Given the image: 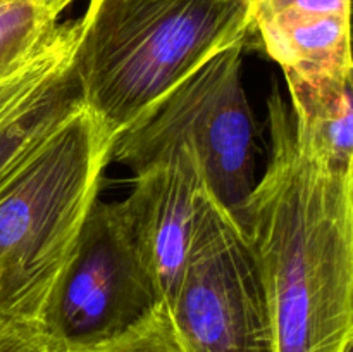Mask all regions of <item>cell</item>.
Masks as SVG:
<instances>
[{
	"mask_svg": "<svg viewBox=\"0 0 353 352\" xmlns=\"http://www.w3.org/2000/svg\"><path fill=\"white\" fill-rule=\"evenodd\" d=\"M268 121L271 155L238 219L268 295L274 352H352L353 175L307 152L279 92Z\"/></svg>",
	"mask_w": 353,
	"mask_h": 352,
	"instance_id": "6da1fadb",
	"label": "cell"
},
{
	"mask_svg": "<svg viewBox=\"0 0 353 352\" xmlns=\"http://www.w3.org/2000/svg\"><path fill=\"white\" fill-rule=\"evenodd\" d=\"M252 0H90L78 19L79 97L116 138L207 59L252 33Z\"/></svg>",
	"mask_w": 353,
	"mask_h": 352,
	"instance_id": "7a4b0ae2",
	"label": "cell"
},
{
	"mask_svg": "<svg viewBox=\"0 0 353 352\" xmlns=\"http://www.w3.org/2000/svg\"><path fill=\"white\" fill-rule=\"evenodd\" d=\"M114 144L81 104L0 179V316L41 326Z\"/></svg>",
	"mask_w": 353,
	"mask_h": 352,
	"instance_id": "3957f363",
	"label": "cell"
},
{
	"mask_svg": "<svg viewBox=\"0 0 353 352\" xmlns=\"http://www.w3.org/2000/svg\"><path fill=\"white\" fill-rule=\"evenodd\" d=\"M248 38L207 59L116 138L112 159L138 171L174 144L199 157L210 195L238 217L255 185V124L243 86Z\"/></svg>",
	"mask_w": 353,
	"mask_h": 352,
	"instance_id": "277c9868",
	"label": "cell"
},
{
	"mask_svg": "<svg viewBox=\"0 0 353 352\" xmlns=\"http://www.w3.org/2000/svg\"><path fill=\"white\" fill-rule=\"evenodd\" d=\"M165 306L195 352H274L271 309L250 242L240 219L209 190Z\"/></svg>",
	"mask_w": 353,
	"mask_h": 352,
	"instance_id": "5b68a950",
	"label": "cell"
},
{
	"mask_svg": "<svg viewBox=\"0 0 353 352\" xmlns=\"http://www.w3.org/2000/svg\"><path fill=\"white\" fill-rule=\"evenodd\" d=\"M159 302L119 202L97 200L41 328L59 345L88 344L124 330Z\"/></svg>",
	"mask_w": 353,
	"mask_h": 352,
	"instance_id": "8992f818",
	"label": "cell"
},
{
	"mask_svg": "<svg viewBox=\"0 0 353 352\" xmlns=\"http://www.w3.org/2000/svg\"><path fill=\"white\" fill-rule=\"evenodd\" d=\"M207 190L192 145L174 144L134 171L121 214L161 302L169 304L181 278L193 221Z\"/></svg>",
	"mask_w": 353,
	"mask_h": 352,
	"instance_id": "52a82bcc",
	"label": "cell"
},
{
	"mask_svg": "<svg viewBox=\"0 0 353 352\" xmlns=\"http://www.w3.org/2000/svg\"><path fill=\"white\" fill-rule=\"evenodd\" d=\"M250 16L283 75L352 71L350 0H252Z\"/></svg>",
	"mask_w": 353,
	"mask_h": 352,
	"instance_id": "ba28073f",
	"label": "cell"
},
{
	"mask_svg": "<svg viewBox=\"0 0 353 352\" xmlns=\"http://www.w3.org/2000/svg\"><path fill=\"white\" fill-rule=\"evenodd\" d=\"M285 79L290 114L307 152L338 175H353L352 71L285 72Z\"/></svg>",
	"mask_w": 353,
	"mask_h": 352,
	"instance_id": "9c48e42d",
	"label": "cell"
},
{
	"mask_svg": "<svg viewBox=\"0 0 353 352\" xmlns=\"http://www.w3.org/2000/svg\"><path fill=\"white\" fill-rule=\"evenodd\" d=\"M81 104L71 64L0 119V179Z\"/></svg>",
	"mask_w": 353,
	"mask_h": 352,
	"instance_id": "30bf717a",
	"label": "cell"
},
{
	"mask_svg": "<svg viewBox=\"0 0 353 352\" xmlns=\"http://www.w3.org/2000/svg\"><path fill=\"white\" fill-rule=\"evenodd\" d=\"M65 7L59 0H0V81L48 43Z\"/></svg>",
	"mask_w": 353,
	"mask_h": 352,
	"instance_id": "8fae6325",
	"label": "cell"
},
{
	"mask_svg": "<svg viewBox=\"0 0 353 352\" xmlns=\"http://www.w3.org/2000/svg\"><path fill=\"white\" fill-rule=\"evenodd\" d=\"M78 30V19L59 24L48 43L26 66L0 81V119L72 64Z\"/></svg>",
	"mask_w": 353,
	"mask_h": 352,
	"instance_id": "7c38bea8",
	"label": "cell"
},
{
	"mask_svg": "<svg viewBox=\"0 0 353 352\" xmlns=\"http://www.w3.org/2000/svg\"><path fill=\"white\" fill-rule=\"evenodd\" d=\"M59 352H195L176 326L169 307L159 302L143 317L107 338L61 345Z\"/></svg>",
	"mask_w": 353,
	"mask_h": 352,
	"instance_id": "4fadbf2b",
	"label": "cell"
},
{
	"mask_svg": "<svg viewBox=\"0 0 353 352\" xmlns=\"http://www.w3.org/2000/svg\"><path fill=\"white\" fill-rule=\"evenodd\" d=\"M61 345L40 326L0 316V352H59Z\"/></svg>",
	"mask_w": 353,
	"mask_h": 352,
	"instance_id": "5bb4252c",
	"label": "cell"
},
{
	"mask_svg": "<svg viewBox=\"0 0 353 352\" xmlns=\"http://www.w3.org/2000/svg\"><path fill=\"white\" fill-rule=\"evenodd\" d=\"M59 2L65 3V6H71V3H72V2H74V0H59Z\"/></svg>",
	"mask_w": 353,
	"mask_h": 352,
	"instance_id": "9a60e30c",
	"label": "cell"
}]
</instances>
